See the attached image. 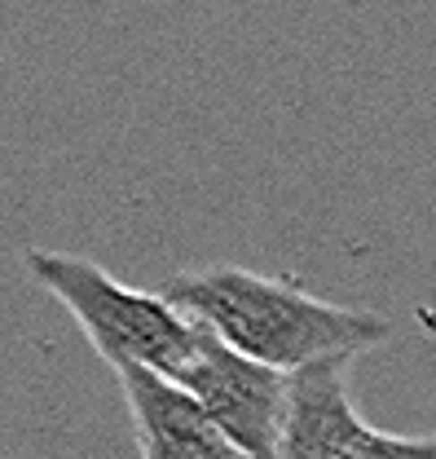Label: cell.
Here are the masks:
<instances>
[{"label": "cell", "mask_w": 436, "mask_h": 459, "mask_svg": "<svg viewBox=\"0 0 436 459\" xmlns=\"http://www.w3.org/2000/svg\"><path fill=\"white\" fill-rule=\"evenodd\" d=\"M164 296L217 332L238 353L295 376L318 362H353L392 341V323L375 309L330 305L286 279H265L238 265H208L167 279Z\"/></svg>", "instance_id": "cell-1"}, {"label": "cell", "mask_w": 436, "mask_h": 459, "mask_svg": "<svg viewBox=\"0 0 436 459\" xmlns=\"http://www.w3.org/2000/svg\"><path fill=\"white\" fill-rule=\"evenodd\" d=\"M27 270L80 323V332L102 353L110 371L146 367V371L176 380V371L199 349V336H203L199 318H190L181 305H172L164 291H141V287L119 283L89 256L31 247Z\"/></svg>", "instance_id": "cell-2"}, {"label": "cell", "mask_w": 436, "mask_h": 459, "mask_svg": "<svg viewBox=\"0 0 436 459\" xmlns=\"http://www.w3.org/2000/svg\"><path fill=\"white\" fill-rule=\"evenodd\" d=\"M176 385L203 402V411L220 424V433L247 459H278L291 376L269 362H256L225 344L217 332L203 327L194 358L176 371Z\"/></svg>", "instance_id": "cell-3"}, {"label": "cell", "mask_w": 436, "mask_h": 459, "mask_svg": "<svg viewBox=\"0 0 436 459\" xmlns=\"http://www.w3.org/2000/svg\"><path fill=\"white\" fill-rule=\"evenodd\" d=\"M115 376L137 429L141 459H247L220 433V424L203 411V402L176 380L146 367H124Z\"/></svg>", "instance_id": "cell-4"}, {"label": "cell", "mask_w": 436, "mask_h": 459, "mask_svg": "<svg viewBox=\"0 0 436 459\" xmlns=\"http://www.w3.org/2000/svg\"><path fill=\"white\" fill-rule=\"evenodd\" d=\"M371 424L348 394V362H318L291 376L278 459H353Z\"/></svg>", "instance_id": "cell-5"}, {"label": "cell", "mask_w": 436, "mask_h": 459, "mask_svg": "<svg viewBox=\"0 0 436 459\" xmlns=\"http://www.w3.org/2000/svg\"><path fill=\"white\" fill-rule=\"evenodd\" d=\"M353 459H436V437H401L371 429Z\"/></svg>", "instance_id": "cell-6"}]
</instances>
